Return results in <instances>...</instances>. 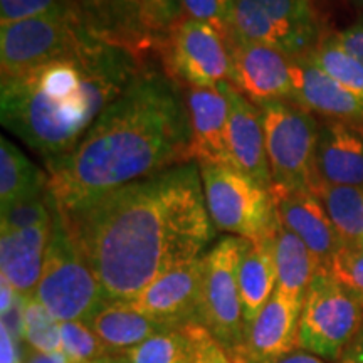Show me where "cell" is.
Masks as SVG:
<instances>
[{
    "mask_svg": "<svg viewBox=\"0 0 363 363\" xmlns=\"http://www.w3.org/2000/svg\"><path fill=\"white\" fill-rule=\"evenodd\" d=\"M142 59L93 35L52 61L0 78V121L45 163L76 148L143 69Z\"/></svg>",
    "mask_w": 363,
    "mask_h": 363,
    "instance_id": "3957f363",
    "label": "cell"
},
{
    "mask_svg": "<svg viewBox=\"0 0 363 363\" xmlns=\"http://www.w3.org/2000/svg\"><path fill=\"white\" fill-rule=\"evenodd\" d=\"M78 9L59 16L0 26V69L2 76L30 69L52 61L89 38Z\"/></svg>",
    "mask_w": 363,
    "mask_h": 363,
    "instance_id": "8fae6325",
    "label": "cell"
},
{
    "mask_svg": "<svg viewBox=\"0 0 363 363\" xmlns=\"http://www.w3.org/2000/svg\"><path fill=\"white\" fill-rule=\"evenodd\" d=\"M34 298L59 323H89L108 303L57 206L54 211L52 233L45 251L43 274Z\"/></svg>",
    "mask_w": 363,
    "mask_h": 363,
    "instance_id": "277c9868",
    "label": "cell"
},
{
    "mask_svg": "<svg viewBox=\"0 0 363 363\" xmlns=\"http://www.w3.org/2000/svg\"><path fill=\"white\" fill-rule=\"evenodd\" d=\"M194 348V363H246L240 355L227 352L202 323L185 325Z\"/></svg>",
    "mask_w": 363,
    "mask_h": 363,
    "instance_id": "836d02e7",
    "label": "cell"
},
{
    "mask_svg": "<svg viewBox=\"0 0 363 363\" xmlns=\"http://www.w3.org/2000/svg\"><path fill=\"white\" fill-rule=\"evenodd\" d=\"M308 56L326 74L363 99L362 62L345 49V45L337 39V35L331 34L321 38L316 48L311 52H308Z\"/></svg>",
    "mask_w": 363,
    "mask_h": 363,
    "instance_id": "484cf974",
    "label": "cell"
},
{
    "mask_svg": "<svg viewBox=\"0 0 363 363\" xmlns=\"http://www.w3.org/2000/svg\"><path fill=\"white\" fill-rule=\"evenodd\" d=\"M311 192L325 207L342 242L363 247V189L315 184Z\"/></svg>",
    "mask_w": 363,
    "mask_h": 363,
    "instance_id": "d4e9b609",
    "label": "cell"
},
{
    "mask_svg": "<svg viewBox=\"0 0 363 363\" xmlns=\"http://www.w3.org/2000/svg\"><path fill=\"white\" fill-rule=\"evenodd\" d=\"M230 52L229 83L254 104L293 99L291 57L269 45L227 34Z\"/></svg>",
    "mask_w": 363,
    "mask_h": 363,
    "instance_id": "7c38bea8",
    "label": "cell"
},
{
    "mask_svg": "<svg viewBox=\"0 0 363 363\" xmlns=\"http://www.w3.org/2000/svg\"><path fill=\"white\" fill-rule=\"evenodd\" d=\"M279 363H325V362H323V358L301 350V352H293L291 355L283 358Z\"/></svg>",
    "mask_w": 363,
    "mask_h": 363,
    "instance_id": "60d3db41",
    "label": "cell"
},
{
    "mask_svg": "<svg viewBox=\"0 0 363 363\" xmlns=\"http://www.w3.org/2000/svg\"><path fill=\"white\" fill-rule=\"evenodd\" d=\"M54 211H56V201L51 192L29 201H22L19 203L4 208L0 212V233H9V230H21L27 227H34L52 222Z\"/></svg>",
    "mask_w": 363,
    "mask_h": 363,
    "instance_id": "f1b7e54d",
    "label": "cell"
},
{
    "mask_svg": "<svg viewBox=\"0 0 363 363\" xmlns=\"http://www.w3.org/2000/svg\"><path fill=\"white\" fill-rule=\"evenodd\" d=\"M49 189V175L39 170L6 136L0 138V208L40 197Z\"/></svg>",
    "mask_w": 363,
    "mask_h": 363,
    "instance_id": "cb8c5ba5",
    "label": "cell"
},
{
    "mask_svg": "<svg viewBox=\"0 0 363 363\" xmlns=\"http://www.w3.org/2000/svg\"><path fill=\"white\" fill-rule=\"evenodd\" d=\"M303 303L276 289L256 320L247 326L239 355L246 363H279L298 348Z\"/></svg>",
    "mask_w": 363,
    "mask_h": 363,
    "instance_id": "2e32d148",
    "label": "cell"
},
{
    "mask_svg": "<svg viewBox=\"0 0 363 363\" xmlns=\"http://www.w3.org/2000/svg\"><path fill=\"white\" fill-rule=\"evenodd\" d=\"M348 52L353 54L363 66V17L335 34Z\"/></svg>",
    "mask_w": 363,
    "mask_h": 363,
    "instance_id": "8d00e7d4",
    "label": "cell"
},
{
    "mask_svg": "<svg viewBox=\"0 0 363 363\" xmlns=\"http://www.w3.org/2000/svg\"><path fill=\"white\" fill-rule=\"evenodd\" d=\"M291 101L326 120L363 125V99L326 74L308 54L291 57Z\"/></svg>",
    "mask_w": 363,
    "mask_h": 363,
    "instance_id": "e0dca14e",
    "label": "cell"
},
{
    "mask_svg": "<svg viewBox=\"0 0 363 363\" xmlns=\"http://www.w3.org/2000/svg\"><path fill=\"white\" fill-rule=\"evenodd\" d=\"M22 363H69L65 352L44 353L30 348L27 343H22Z\"/></svg>",
    "mask_w": 363,
    "mask_h": 363,
    "instance_id": "f35d334b",
    "label": "cell"
},
{
    "mask_svg": "<svg viewBox=\"0 0 363 363\" xmlns=\"http://www.w3.org/2000/svg\"><path fill=\"white\" fill-rule=\"evenodd\" d=\"M72 9V0H0V26L45 16H59Z\"/></svg>",
    "mask_w": 363,
    "mask_h": 363,
    "instance_id": "4dcf8cb0",
    "label": "cell"
},
{
    "mask_svg": "<svg viewBox=\"0 0 363 363\" xmlns=\"http://www.w3.org/2000/svg\"><path fill=\"white\" fill-rule=\"evenodd\" d=\"M267 240H269L276 272H278L276 289L303 303L308 288L311 286L318 271L323 267L306 244L281 224L278 216H276V222L267 235Z\"/></svg>",
    "mask_w": 363,
    "mask_h": 363,
    "instance_id": "7402d4cb",
    "label": "cell"
},
{
    "mask_svg": "<svg viewBox=\"0 0 363 363\" xmlns=\"http://www.w3.org/2000/svg\"><path fill=\"white\" fill-rule=\"evenodd\" d=\"M0 363H22V345L4 328H0Z\"/></svg>",
    "mask_w": 363,
    "mask_h": 363,
    "instance_id": "74e56055",
    "label": "cell"
},
{
    "mask_svg": "<svg viewBox=\"0 0 363 363\" xmlns=\"http://www.w3.org/2000/svg\"><path fill=\"white\" fill-rule=\"evenodd\" d=\"M0 313H6L9 308L13 305V301H16L17 298V291L12 288V284L9 283L6 278H2L0 276Z\"/></svg>",
    "mask_w": 363,
    "mask_h": 363,
    "instance_id": "ab89813d",
    "label": "cell"
},
{
    "mask_svg": "<svg viewBox=\"0 0 363 363\" xmlns=\"http://www.w3.org/2000/svg\"><path fill=\"white\" fill-rule=\"evenodd\" d=\"M355 2L357 4H362V6H363V0H355Z\"/></svg>",
    "mask_w": 363,
    "mask_h": 363,
    "instance_id": "ee69618b",
    "label": "cell"
},
{
    "mask_svg": "<svg viewBox=\"0 0 363 363\" xmlns=\"http://www.w3.org/2000/svg\"><path fill=\"white\" fill-rule=\"evenodd\" d=\"M110 355H126L145 340L172 328L145 315L128 301H108L88 323Z\"/></svg>",
    "mask_w": 363,
    "mask_h": 363,
    "instance_id": "44dd1931",
    "label": "cell"
},
{
    "mask_svg": "<svg viewBox=\"0 0 363 363\" xmlns=\"http://www.w3.org/2000/svg\"><path fill=\"white\" fill-rule=\"evenodd\" d=\"M202 279L203 256L162 274L128 303L145 315L172 326L201 323Z\"/></svg>",
    "mask_w": 363,
    "mask_h": 363,
    "instance_id": "4fadbf2b",
    "label": "cell"
},
{
    "mask_svg": "<svg viewBox=\"0 0 363 363\" xmlns=\"http://www.w3.org/2000/svg\"><path fill=\"white\" fill-rule=\"evenodd\" d=\"M130 2L143 7L145 11L157 17L163 26L170 27V29L180 13L179 0H130Z\"/></svg>",
    "mask_w": 363,
    "mask_h": 363,
    "instance_id": "d590c367",
    "label": "cell"
},
{
    "mask_svg": "<svg viewBox=\"0 0 363 363\" xmlns=\"http://www.w3.org/2000/svg\"><path fill=\"white\" fill-rule=\"evenodd\" d=\"M65 219L108 301H130L201 259L216 235L195 162L131 182Z\"/></svg>",
    "mask_w": 363,
    "mask_h": 363,
    "instance_id": "6da1fadb",
    "label": "cell"
},
{
    "mask_svg": "<svg viewBox=\"0 0 363 363\" xmlns=\"http://www.w3.org/2000/svg\"><path fill=\"white\" fill-rule=\"evenodd\" d=\"M230 33L288 57L311 52L321 39L313 0H235Z\"/></svg>",
    "mask_w": 363,
    "mask_h": 363,
    "instance_id": "ba28073f",
    "label": "cell"
},
{
    "mask_svg": "<svg viewBox=\"0 0 363 363\" xmlns=\"http://www.w3.org/2000/svg\"><path fill=\"white\" fill-rule=\"evenodd\" d=\"M203 197L212 224L247 240L267 239L276 222L269 189L233 165L199 162Z\"/></svg>",
    "mask_w": 363,
    "mask_h": 363,
    "instance_id": "5b68a950",
    "label": "cell"
},
{
    "mask_svg": "<svg viewBox=\"0 0 363 363\" xmlns=\"http://www.w3.org/2000/svg\"><path fill=\"white\" fill-rule=\"evenodd\" d=\"M51 233L52 222L0 233V276L19 294L34 296Z\"/></svg>",
    "mask_w": 363,
    "mask_h": 363,
    "instance_id": "ffe728a7",
    "label": "cell"
},
{
    "mask_svg": "<svg viewBox=\"0 0 363 363\" xmlns=\"http://www.w3.org/2000/svg\"><path fill=\"white\" fill-rule=\"evenodd\" d=\"M192 157L195 162L230 165L229 140V99L222 86L216 88H187L185 91Z\"/></svg>",
    "mask_w": 363,
    "mask_h": 363,
    "instance_id": "d6986e66",
    "label": "cell"
},
{
    "mask_svg": "<svg viewBox=\"0 0 363 363\" xmlns=\"http://www.w3.org/2000/svg\"><path fill=\"white\" fill-rule=\"evenodd\" d=\"M62 352L69 363H91L104 355H110L99 342L93 328L84 321L61 323Z\"/></svg>",
    "mask_w": 363,
    "mask_h": 363,
    "instance_id": "f546056e",
    "label": "cell"
},
{
    "mask_svg": "<svg viewBox=\"0 0 363 363\" xmlns=\"http://www.w3.org/2000/svg\"><path fill=\"white\" fill-rule=\"evenodd\" d=\"M192 131L180 86L145 66L74 150L48 162L49 192L65 214L180 163L192 162Z\"/></svg>",
    "mask_w": 363,
    "mask_h": 363,
    "instance_id": "7a4b0ae2",
    "label": "cell"
},
{
    "mask_svg": "<svg viewBox=\"0 0 363 363\" xmlns=\"http://www.w3.org/2000/svg\"><path fill=\"white\" fill-rule=\"evenodd\" d=\"M167 74L189 88H216L230 76L227 33L195 19L177 21L162 49Z\"/></svg>",
    "mask_w": 363,
    "mask_h": 363,
    "instance_id": "30bf717a",
    "label": "cell"
},
{
    "mask_svg": "<svg viewBox=\"0 0 363 363\" xmlns=\"http://www.w3.org/2000/svg\"><path fill=\"white\" fill-rule=\"evenodd\" d=\"M240 251L242 239L230 235L203 256L201 323L234 355H239L246 340L238 276Z\"/></svg>",
    "mask_w": 363,
    "mask_h": 363,
    "instance_id": "9c48e42d",
    "label": "cell"
},
{
    "mask_svg": "<svg viewBox=\"0 0 363 363\" xmlns=\"http://www.w3.org/2000/svg\"><path fill=\"white\" fill-rule=\"evenodd\" d=\"M130 363H194V348L184 326H172L126 353Z\"/></svg>",
    "mask_w": 363,
    "mask_h": 363,
    "instance_id": "4316f807",
    "label": "cell"
},
{
    "mask_svg": "<svg viewBox=\"0 0 363 363\" xmlns=\"http://www.w3.org/2000/svg\"><path fill=\"white\" fill-rule=\"evenodd\" d=\"M363 326V299L320 269L308 288L299 315L298 348L337 360Z\"/></svg>",
    "mask_w": 363,
    "mask_h": 363,
    "instance_id": "8992f818",
    "label": "cell"
},
{
    "mask_svg": "<svg viewBox=\"0 0 363 363\" xmlns=\"http://www.w3.org/2000/svg\"><path fill=\"white\" fill-rule=\"evenodd\" d=\"M229 99V157L230 165L271 189L272 177L266 152V133L261 108L239 93L229 81L220 83Z\"/></svg>",
    "mask_w": 363,
    "mask_h": 363,
    "instance_id": "9a60e30c",
    "label": "cell"
},
{
    "mask_svg": "<svg viewBox=\"0 0 363 363\" xmlns=\"http://www.w3.org/2000/svg\"><path fill=\"white\" fill-rule=\"evenodd\" d=\"M272 184L311 190L313 160L320 125L305 108L289 99L259 104Z\"/></svg>",
    "mask_w": 363,
    "mask_h": 363,
    "instance_id": "52a82bcc",
    "label": "cell"
},
{
    "mask_svg": "<svg viewBox=\"0 0 363 363\" xmlns=\"http://www.w3.org/2000/svg\"><path fill=\"white\" fill-rule=\"evenodd\" d=\"M340 363H363V347H358L355 350L348 352Z\"/></svg>",
    "mask_w": 363,
    "mask_h": 363,
    "instance_id": "b9f144b4",
    "label": "cell"
},
{
    "mask_svg": "<svg viewBox=\"0 0 363 363\" xmlns=\"http://www.w3.org/2000/svg\"><path fill=\"white\" fill-rule=\"evenodd\" d=\"M238 276L244 323L247 330V326L267 305L278 286V272L269 240L242 239Z\"/></svg>",
    "mask_w": 363,
    "mask_h": 363,
    "instance_id": "603a6c76",
    "label": "cell"
},
{
    "mask_svg": "<svg viewBox=\"0 0 363 363\" xmlns=\"http://www.w3.org/2000/svg\"><path fill=\"white\" fill-rule=\"evenodd\" d=\"M26 343L38 352H62L61 323L34 296L26 308Z\"/></svg>",
    "mask_w": 363,
    "mask_h": 363,
    "instance_id": "83f0119b",
    "label": "cell"
},
{
    "mask_svg": "<svg viewBox=\"0 0 363 363\" xmlns=\"http://www.w3.org/2000/svg\"><path fill=\"white\" fill-rule=\"evenodd\" d=\"M330 274L363 299V247L343 244L328 266Z\"/></svg>",
    "mask_w": 363,
    "mask_h": 363,
    "instance_id": "1f68e13d",
    "label": "cell"
},
{
    "mask_svg": "<svg viewBox=\"0 0 363 363\" xmlns=\"http://www.w3.org/2000/svg\"><path fill=\"white\" fill-rule=\"evenodd\" d=\"M29 298L30 296H24V294L17 293L13 305L6 313H2L0 328L7 330V333L19 345L26 342V308Z\"/></svg>",
    "mask_w": 363,
    "mask_h": 363,
    "instance_id": "e575fe53",
    "label": "cell"
},
{
    "mask_svg": "<svg viewBox=\"0 0 363 363\" xmlns=\"http://www.w3.org/2000/svg\"><path fill=\"white\" fill-rule=\"evenodd\" d=\"M91 363H130L126 355H104L99 360H94Z\"/></svg>",
    "mask_w": 363,
    "mask_h": 363,
    "instance_id": "7bdbcfd3",
    "label": "cell"
},
{
    "mask_svg": "<svg viewBox=\"0 0 363 363\" xmlns=\"http://www.w3.org/2000/svg\"><path fill=\"white\" fill-rule=\"evenodd\" d=\"M235 0H179L180 12L187 19L207 22L229 34L234 21Z\"/></svg>",
    "mask_w": 363,
    "mask_h": 363,
    "instance_id": "d6a6232c",
    "label": "cell"
},
{
    "mask_svg": "<svg viewBox=\"0 0 363 363\" xmlns=\"http://www.w3.org/2000/svg\"><path fill=\"white\" fill-rule=\"evenodd\" d=\"M315 184L363 189V131L360 126L333 120L320 125L313 160Z\"/></svg>",
    "mask_w": 363,
    "mask_h": 363,
    "instance_id": "ac0fdd59",
    "label": "cell"
},
{
    "mask_svg": "<svg viewBox=\"0 0 363 363\" xmlns=\"http://www.w3.org/2000/svg\"><path fill=\"white\" fill-rule=\"evenodd\" d=\"M269 192L281 224L296 234L321 267L328 269L331 259L343 242L316 195L311 190L286 189L274 184L271 185Z\"/></svg>",
    "mask_w": 363,
    "mask_h": 363,
    "instance_id": "5bb4252c",
    "label": "cell"
}]
</instances>
